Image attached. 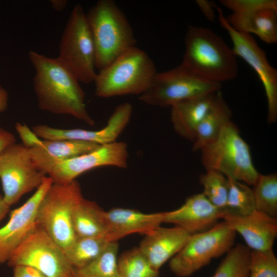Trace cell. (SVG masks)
I'll list each match as a JSON object with an SVG mask.
<instances>
[{"label": "cell", "instance_id": "cell-1", "mask_svg": "<svg viewBox=\"0 0 277 277\" xmlns=\"http://www.w3.org/2000/svg\"><path fill=\"white\" fill-rule=\"evenodd\" d=\"M35 70L33 87L39 108L54 114H68L93 125L85 94L75 77L57 58L34 51L28 54Z\"/></svg>", "mask_w": 277, "mask_h": 277}, {"label": "cell", "instance_id": "cell-2", "mask_svg": "<svg viewBox=\"0 0 277 277\" xmlns=\"http://www.w3.org/2000/svg\"><path fill=\"white\" fill-rule=\"evenodd\" d=\"M181 65L202 78L220 84L234 79L238 73L232 48L212 30L203 27H188Z\"/></svg>", "mask_w": 277, "mask_h": 277}, {"label": "cell", "instance_id": "cell-3", "mask_svg": "<svg viewBox=\"0 0 277 277\" xmlns=\"http://www.w3.org/2000/svg\"><path fill=\"white\" fill-rule=\"evenodd\" d=\"M95 51V67L101 70L135 46L133 29L122 10L112 0H100L86 14Z\"/></svg>", "mask_w": 277, "mask_h": 277}, {"label": "cell", "instance_id": "cell-4", "mask_svg": "<svg viewBox=\"0 0 277 277\" xmlns=\"http://www.w3.org/2000/svg\"><path fill=\"white\" fill-rule=\"evenodd\" d=\"M155 64L144 51L132 47L105 68L94 80L95 94L109 97L144 93L156 74Z\"/></svg>", "mask_w": 277, "mask_h": 277}, {"label": "cell", "instance_id": "cell-5", "mask_svg": "<svg viewBox=\"0 0 277 277\" xmlns=\"http://www.w3.org/2000/svg\"><path fill=\"white\" fill-rule=\"evenodd\" d=\"M200 151L206 170L217 171L227 178L252 186L260 174L253 165L248 145L231 120L216 140Z\"/></svg>", "mask_w": 277, "mask_h": 277}, {"label": "cell", "instance_id": "cell-6", "mask_svg": "<svg viewBox=\"0 0 277 277\" xmlns=\"http://www.w3.org/2000/svg\"><path fill=\"white\" fill-rule=\"evenodd\" d=\"M83 198L76 180L65 184L52 183L37 209L36 223L65 254L76 239L73 227V214Z\"/></svg>", "mask_w": 277, "mask_h": 277}, {"label": "cell", "instance_id": "cell-7", "mask_svg": "<svg viewBox=\"0 0 277 277\" xmlns=\"http://www.w3.org/2000/svg\"><path fill=\"white\" fill-rule=\"evenodd\" d=\"M57 58L79 82H94L95 47L86 14L77 4L73 8L62 33Z\"/></svg>", "mask_w": 277, "mask_h": 277}, {"label": "cell", "instance_id": "cell-8", "mask_svg": "<svg viewBox=\"0 0 277 277\" xmlns=\"http://www.w3.org/2000/svg\"><path fill=\"white\" fill-rule=\"evenodd\" d=\"M236 233L223 221L211 229L190 235L182 249L169 261L178 277H188L213 259L226 254L233 246Z\"/></svg>", "mask_w": 277, "mask_h": 277}, {"label": "cell", "instance_id": "cell-9", "mask_svg": "<svg viewBox=\"0 0 277 277\" xmlns=\"http://www.w3.org/2000/svg\"><path fill=\"white\" fill-rule=\"evenodd\" d=\"M7 263L12 267H32L47 277H76L75 268L65 253L37 224Z\"/></svg>", "mask_w": 277, "mask_h": 277}, {"label": "cell", "instance_id": "cell-10", "mask_svg": "<svg viewBox=\"0 0 277 277\" xmlns=\"http://www.w3.org/2000/svg\"><path fill=\"white\" fill-rule=\"evenodd\" d=\"M221 84L202 78L181 65L157 73L149 88L140 95L146 104L161 107L220 91Z\"/></svg>", "mask_w": 277, "mask_h": 277}, {"label": "cell", "instance_id": "cell-11", "mask_svg": "<svg viewBox=\"0 0 277 277\" xmlns=\"http://www.w3.org/2000/svg\"><path fill=\"white\" fill-rule=\"evenodd\" d=\"M46 176L33 162L28 148L22 144H12L0 153L3 199L9 207L25 194L38 188Z\"/></svg>", "mask_w": 277, "mask_h": 277}, {"label": "cell", "instance_id": "cell-12", "mask_svg": "<svg viewBox=\"0 0 277 277\" xmlns=\"http://www.w3.org/2000/svg\"><path fill=\"white\" fill-rule=\"evenodd\" d=\"M221 26L228 32L236 56L244 60L256 73L265 90L267 102V122L277 119V70L269 64L265 52L251 35L240 32L233 28L222 9L215 6Z\"/></svg>", "mask_w": 277, "mask_h": 277}, {"label": "cell", "instance_id": "cell-13", "mask_svg": "<svg viewBox=\"0 0 277 277\" xmlns=\"http://www.w3.org/2000/svg\"><path fill=\"white\" fill-rule=\"evenodd\" d=\"M128 158L126 143L114 142L100 145L95 149L55 165L48 175L53 183L65 184L92 169L105 166L125 168Z\"/></svg>", "mask_w": 277, "mask_h": 277}, {"label": "cell", "instance_id": "cell-14", "mask_svg": "<svg viewBox=\"0 0 277 277\" xmlns=\"http://www.w3.org/2000/svg\"><path fill=\"white\" fill-rule=\"evenodd\" d=\"M53 181L46 176L35 193L21 207L11 212L8 222L0 228V264L8 262L14 250L36 225L38 206Z\"/></svg>", "mask_w": 277, "mask_h": 277}, {"label": "cell", "instance_id": "cell-15", "mask_svg": "<svg viewBox=\"0 0 277 277\" xmlns=\"http://www.w3.org/2000/svg\"><path fill=\"white\" fill-rule=\"evenodd\" d=\"M132 113L131 104L125 103L116 107L106 126L100 130L65 129L38 125L33 126L32 130L44 140L75 141L105 145L116 141L128 124Z\"/></svg>", "mask_w": 277, "mask_h": 277}, {"label": "cell", "instance_id": "cell-16", "mask_svg": "<svg viewBox=\"0 0 277 277\" xmlns=\"http://www.w3.org/2000/svg\"><path fill=\"white\" fill-rule=\"evenodd\" d=\"M225 214L201 193L188 197L180 208L166 212L164 223L174 224L192 235L211 229Z\"/></svg>", "mask_w": 277, "mask_h": 277}, {"label": "cell", "instance_id": "cell-17", "mask_svg": "<svg viewBox=\"0 0 277 277\" xmlns=\"http://www.w3.org/2000/svg\"><path fill=\"white\" fill-rule=\"evenodd\" d=\"M223 221L239 233L251 250L272 249L277 236V220L256 210L245 216L226 213Z\"/></svg>", "mask_w": 277, "mask_h": 277}, {"label": "cell", "instance_id": "cell-18", "mask_svg": "<svg viewBox=\"0 0 277 277\" xmlns=\"http://www.w3.org/2000/svg\"><path fill=\"white\" fill-rule=\"evenodd\" d=\"M166 213H144L131 209L113 208L105 213L107 227L105 237L109 242H114L132 233L146 234L164 223Z\"/></svg>", "mask_w": 277, "mask_h": 277}, {"label": "cell", "instance_id": "cell-19", "mask_svg": "<svg viewBox=\"0 0 277 277\" xmlns=\"http://www.w3.org/2000/svg\"><path fill=\"white\" fill-rule=\"evenodd\" d=\"M190 236L176 226H159L145 234L138 248L152 267L159 271L163 265L182 249Z\"/></svg>", "mask_w": 277, "mask_h": 277}, {"label": "cell", "instance_id": "cell-20", "mask_svg": "<svg viewBox=\"0 0 277 277\" xmlns=\"http://www.w3.org/2000/svg\"><path fill=\"white\" fill-rule=\"evenodd\" d=\"M220 91L184 100L171 106V121L175 131L193 143L196 130L215 103Z\"/></svg>", "mask_w": 277, "mask_h": 277}, {"label": "cell", "instance_id": "cell-21", "mask_svg": "<svg viewBox=\"0 0 277 277\" xmlns=\"http://www.w3.org/2000/svg\"><path fill=\"white\" fill-rule=\"evenodd\" d=\"M99 146L82 141L42 140L28 149L36 167L46 175L57 164L89 152Z\"/></svg>", "mask_w": 277, "mask_h": 277}, {"label": "cell", "instance_id": "cell-22", "mask_svg": "<svg viewBox=\"0 0 277 277\" xmlns=\"http://www.w3.org/2000/svg\"><path fill=\"white\" fill-rule=\"evenodd\" d=\"M227 19L240 32L254 34L266 44L277 42V8H265L245 14L232 13Z\"/></svg>", "mask_w": 277, "mask_h": 277}, {"label": "cell", "instance_id": "cell-23", "mask_svg": "<svg viewBox=\"0 0 277 277\" xmlns=\"http://www.w3.org/2000/svg\"><path fill=\"white\" fill-rule=\"evenodd\" d=\"M104 211L95 202L84 197L73 214V227L76 238L105 236L107 227Z\"/></svg>", "mask_w": 277, "mask_h": 277}, {"label": "cell", "instance_id": "cell-24", "mask_svg": "<svg viewBox=\"0 0 277 277\" xmlns=\"http://www.w3.org/2000/svg\"><path fill=\"white\" fill-rule=\"evenodd\" d=\"M231 115L230 109L220 92L215 103L196 130L193 150H200L215 141L223 127L231 120Z\"/></svg>", "mask_w": 277, "mask_h": 277}, {"label": "cell", "instance_id": "cell-25", "mask_svg": "<svg viewBox=\"0 0 277 277\" xmlns=\"http://www.w3.org/2000/svg\"><path fill=\"white\" fill-rule=\"evenodd\" d=\"M109 242L105 236L76 238L66 254L72 266L79 269L99 257Z\"/></svg>", "mask_w": 277, "mask_h": 277}, {"label": "cell", "instance_id": "cell-26", "mask_svg": "<svg viewBox=\"0 0 277 277\" xmlns=\"http://www.w3.org/2000/svg\"><path fill=\"white\" fill-rule=\"evenodd\" d=\"M252 189L255 210L271 216L277 215V175L259 174Z\"/></svg>", "mask_w": 277, "mask_h": 277}, {"label": "cell", "instance_id": "cell-27", "mask_svg": "<svg viewBox=\"0 0 277 277\" xmlns=\"http://www.w3.org/2000/svg\"><path fill=\"white\" fill-rule=\"evenodd\" d=\"M117 241L109 243L105 251L87 265L75 269L76 277H118Z\"/></svg>", "mask_w": 277, "mask_h": 277}, {"label": "cell", "instance_id": "cell-28", "mask_svg": "<svg viewBox=\"0 0 277 277\" xmlns=\"http://www.w3.org/2000/svg\"><path fill=\"white\" fill-rule=\"evenodd\" d=\"M251 250L239 244L227 253L212 277H248Z\"/></svg>", "mask_w": 277, "mask_h": 277}, {"label": "cell", "instance_id": "cell-29", "mask_svg": "<svg viewBox=\"0 0 277 277\" xmlns=\"http://www.w3.org/2000/svg\"><path fill=\"white\" fill-rule=\"evenodd\" d=\"M118 277H160L138 248L124 252L117 258Z\"/></svg>", "mask_w": 277, "mask_h": 277}, {"label": "cell", "instance_id": "cell-30", "mask_svg": "<svg viewBox=\"0 0 277 277\" xmlns=\"http://www.w3.org/2000/svg\"><path fill=\"white\" fill-rule=\"evenodd\" d=\"M227 179L228 193L227 213L238 216L250 214L255 210L252 189L245 183L230 178Z\"/></svg>", "mask_w": 277, "mask_h": 277}, {"label": "cell", "instance_id": "cell-31", "mask_svg": "<svg viewBox=\"0 0 277 277\" xmlns=\"http://www.w3.org/2000/svg\"><path fill=\"white\" fill-rule=\"evenodd\" d=\"M200 182L203 187L202 192L215 207L227 213V201L228 193V179L221 173L206 170L202 174Z\"/></svg>", "mask_w": 277, "mask_h": 277}, {"label": "cell", "instance_id": "cell-32", "mask_svg": "<svg viewBox=\"0 0 277 277\" xmlns=\"http://www.w3.org/2000/svg\"><path fill=\"white\" fill-rule=\"evenodd\" d=\"M248 277H277V259L272 249L251 250Z\"/></svg>", "mask_w": 277, "mask_h": 277}, {"label": "cell", "instance_id": "cell-33", "mask_svg": "<svg viewBox=\"0 0 277 277\" xmlns=\"http://www.w3.org/2000/svg\"><path fill=\"white\" fill-rule=\"evenodd\" d=\"M220 3L232 14H245L268 8H277L276 0H220Z\"/></svg>", "mask_w": 277, "mask_h": 277}, {"label": "cell", "instance_id": "cell-34", "mask_svg": "<svg viewBox=\"0 0 277 277\" xmlns=\"http://www.w3.org/2000/svg\"><path fill=\"white\" fill-rule=\"evenodd\" d=\"M15 129L22 141V145L27 148H30L42 140L27 125L20 123L15 125Z\"/></svg>", "mask_w": 277, "mask_h": 277}, {"label": "cell", "instance_id": "cell-35", "mask_svg": "<svg viewBox=\"0 0 277 277\" xmlns=\"http://www.w3.org/2000/svg\"><path fill=\"white\" fill-rule=\"evenodd\" d=\"M13 268V277H47L42 272L32 267L18 265Z\"/></svg>", "mask_w": 277, "mask_h": 277}, {"label": "cell", "instance_id": "cell-36", "mask_svg": "<svg viewBox=\"0 0 277 277\" xmlns=\"http://www.w3.org/2000/svg\"><path fill=\"white\" fill-rule=\"evenodd\" d=\"M195 2L205 17L209 21L213 22L215 18L214 8L216 5L207 0H196Z\"/></svg>", "mask_w": 277, "mask_h": 277}, {"label": "cell", "instance_id": "cell-37", "mask_svg": "<svg viewBox=\"0 0 277 277\" xmlns=\"http://www.w3.org/2000/svg\"><path fill=\"white\" fill-rule=\"evenodd\" d=\"M14 135L9 131L0 128V153L7 146L15 143Z\"/></svg>", "mask_w": 277, "mask_h": 277}, {"label": "cell", "instance_id": "cell-38", "mask_svg": "<svg viewBox=\"0 0 277 277\" xmlns=\"http://www.w3.org/2000/svg\"><path fill=\"white\" fill-rule=\"evenodd\" d=\"M8 102V93L6 90L0 85V112H3L6 109Z\"/></svg>", "mask_w": 277, "mask_h": 277}, {"label": "cell", "instance_id": "cell-39", "mask_svg": "<svg viewBox=\"0 0 277 277\" xmlns=\"http://www.w3.org/2000/svg\"><path fill=\"white\" fill-rule=\"evenodd\" d=\"M51 3L54 10L60 11L63 10L65 8L67 1L66 0H52Z\"/></svg>", "mask_w": 277, "mask_h": 277}, {"label": "cell", "instance_id": "cell-40", "mask_svg": "<svg viewBox=\"0 0 277 277\" xmlns=\"http://www.w3.org/2000/svg\"><path fill=\"white\" fill-rule=\"evenodd\" d=\"M9 207L4 202L3 196L0 195V222L8 212Z\"/></svg>", "mask_w": 277, "mask_h": 277}]
</instances>
